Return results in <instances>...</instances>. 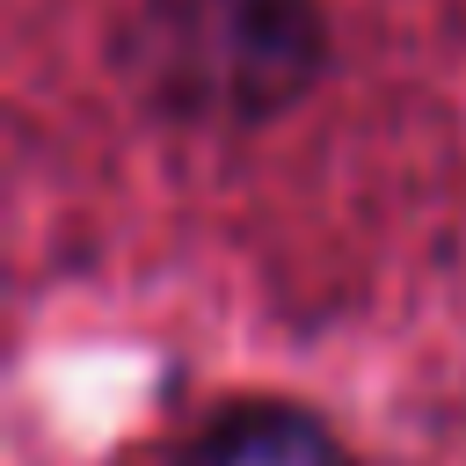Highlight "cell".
Returning a JSON list of instances; mask_svg holds the SVG:
<instances>
[{
	"mask_svg": "<svg viewBox=\"0 0 466 466\" xmlns=\"http://www.w3.org/2000/svg\"><path fill=\"white\" fill-rule=\"evenodd\" d=\"M328 58L320 0H131L109 36L116 80L189 131L277 124L320 87Z\"/></svg>",
	"mask_w": 466,
	"mask_h": 466,
	"instance_id": "obj_1",
	"label": "cell"
},
{
	"mask_svg": "<svg viewBox=\"0 0 466 466\" xmlns=\"http://www.w3.org/2000/svg\"><path fill=\"white\" fill-rule=\"evenodd\" d=\"M175 466H350L342 437L328 430V415L255 393V400H226L182 451Z\"/></svg>",
	"mask_w": 466,
	"mask_h": 466,
	"instance_id": "obj_2",
	"label": "cell"
}]
</instances>
